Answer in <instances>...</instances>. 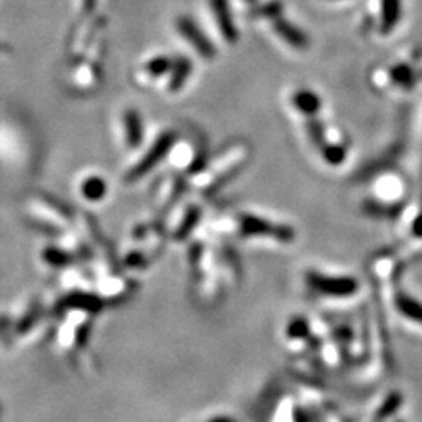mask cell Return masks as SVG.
<instances>
[{
  "label": "cell",
  "instance_id": "cell-1",
  "mask_svg": "<svg viewBox=\"0 0 422 422\" xmlns=\"http://www.w3.org/2000/svg\"><path fill=\"white\" fill-rule=\"evenodd\" d=\"M302 285L310 299L324 303L349 302L361 293V282L355 275L316 266L303 271Z\"/></svg>",
  "mask_w": 422,
  "mask_h": 422
},
{
  "label": "cell",
  "instance_id": "cell-2",
  "mask_svg": "<svg viewBox=\"0 0 422 422\" xmlns=\"http://www.w3.org/2000/svg\"><path fill=\"white\" fill-rule=\"evenodd\" d=\"M228 232L241 241H259L289 246L296 240V230L285 222H277L269 217L254 213H238L228 224Z\"/></svg>",
  "mask_w": 422,
  "mask_h": 422
},
{
  "label": "cell",
  "instance_id": "cell-3",
  "mask_svg": "<svg viewBox=\"0 0 422 422\" xmlns=\"http://www.w3.org/2000/svg\"><path fill=\"white\" fill-rule=\"evenodd\" d=\"M375 305L384 308L386 316H395L400 322L422 330V300L402 288L400 282L391 286L374 289Z\"/></svg>",
  "mask_w": 422,
  "mask_h": 422
},
{
  "label": "cell",
  "instance_id": "cell-4",
  "mask_svg": "<svg viewBox=\"0 0 422 422\" xmlns=\"http://www.w3.org/2000/svg\"><path fill=\"white\" fill-rule=\"evenodd\" d=\"M247 154L246 144H235L232 147H227L222 155L216 158L207 173L199 175V180L196 183L197 189L202 194H213L233 175L238 174V170L246 164Z\"/></svg>",
  "mask_w": 422,
  "mask_h": 422
},
{
  "label": "cell",
  "instance_id": "cell-5",
  "mask_svg": "<svg viewBox=\"0 0 422 422\" xmlns=\"http://www.w3.org/2000/svg\"><path fill=\"white\" fill-rule=\"evenodd\" d=\"M29 211L33 226L41 227L50 233L61 235L68 232L72 224L75 222L72 210L61 201L48 194L33 197Z\"/></svg>",
  "mask_w": 422,
  "mask_h": 422
},
{
  "label": "cell",
  "instance_id": "cell-6",
  "mask_svg": "<svg viewBox=\"0 0 422 422\" xmlns=\"http://www.w3.org/2000/svg\"><path fill=\"white\" fill-rule=\"evenodd\" d=\"M282 341L286 351L296 358H313L318 338L312 318L303 314L289 316L282 328Z\"/></svg>",
  "mask_w": 422,
  "mask_h": 422
},
{
  "label": "cell",
  "instance_id": "cell-7",
  "mask_svg": "<svg viewBox=\"0 0 422 422\" xmlns=\"http://www.w3.org/2000/svg\"><path fill=\"white\" fill-rule=\"evenodd\" d=\"M174 143H175V131L173 130L164 131L161 136H158L155 143L152 144L149 152H146L141 160L133 164V166L127 170V174L124 175L125 183H135L136 180H140L144 175L149 174L150 170L154 169L164 157H166L168 152L173 149Z\"/></svg>",
  "mask_w": 422,
  "mask_h": 422
},
{
  "label": "cell",
  "instance_id": "cell-8",
  "mask_svg": "<svg viewBox=\"0 0 422 422\" xmlns=\"http://www.w3.org/2000/svg\"><path fill=\"white\" fill-rule=\"evenodd\" d=\"M94 282V291L101 296V299L105 303H117L125 300L135 289L133 280L117 271L97 275Z\"/></svg>",
  "mask_w": 422,
  "mask_h": 422
},
{
  "label": "cell",
  "instance_id": "cell-9",
  "mask_svg": "<svg viewBox=\"0 0 422 422\" xmlns=\"http://www.w3.org/2000/svg\"><path fill=\"white\" fill-rule=\"evenodd\" d=\"M177 30H179L180 36L187 39L191 48H193L197 54L205 60H213L216 55V49L213 48L207 36L203 35L202 30L197 27L196 22L189 16H180L177 19Z\"/></svg>",
  "mask_w": 422,
  "mask_h": 422
},
{
  "label": "cell",
  "instance_id": "cell-10",
  "mask_svg": "<svg viewBox=\"0 0 422 422\" xmlns=\"http://www.w3.org/2000/svg\"><path fill=\"white\" fill-rule=\"evenodd\" d=\"M202 217V210L199 205H196V203H189L184 208L179 219H177L173 226H169L166 228L168 238L173 240L175 242H182L183 240H187L188 236L194 232L196 227L199 226Z\"/></svg>",
  "mask_w": 422,
  "mask_h": 422
},
{
  "label": "cell",
  "instance_id": "cell-11",
  "mask_svg": "<svg viewBox=\"0 0 422 422\" xmlns=\"http://www.w3.org/2000/svg\"><path fill=\"white\" fill-rule=\"evenodd\" d=\"M38 259L44 268L52 269V271H57V272H61L63 269L69 268L72 265H77L78 261L77 256L69 252L64 246H61L60 242L44 246L41 250H39Z\"/></svg>",
  "mask_w": 422,
  "mask_h": 422
},
{
  "label": "cell",
  "instance_id": "cell-12",
  "mask_svg": "<svg viewBox=\"0 0 422 422\" xmlns=\"http://www.w3.org/2000/svg\"><path fill=\"white\" fill-rule=\"evenodd\" d=\"M210 6H211V11H213L217 27H219L221 36L226 39L228 44H233L238 41L240 33L232 19L228 0H210Z\"/></svg>",
  "mask_w": 422,
  "mask_h": 422
},
{
  "label": "cell",
  "instance_id": "cell-13",
  "mask_svg": "<svg viewBox=\"0 0 422 422\" xmlns=\"http://www.w3.org/2000/svg\"><path fill=\"white\" fill-rule=\"evenodd\" d=\"M184 191V182L180 177H170V179L164 180L160 187H158L157 193L154 196L155 208L166 213L170 208L175 205V202L180 199V196Z\"/></svg>",
  "mask_w": 422,
  "mask_h": 422
},
{
  "label": "cell",
  "instance_id": "cell-14",
  "mask_svg": "<svg viewBox=\"0 0 422 422\" xmlns=\"http://www.w3.org/2000/svg\"><path fill=\"white\" fill-rule=\"evenodd\" d=\"M155 256L149 254L147 250H144L143 247L136 246V244H130L127 249L122 250V254L119 255V263L124 268V271L129 272H146L150 269L152 263H154Z\"/></svg>",
  "mask_w": 422,
  "mask_h": 422
},
{
  "label": "cell",
  "instance_id": "cell-15",
  "mask_svg": "<svg viewBox=\"0 0 422 422\" xmlns=\"http://www.w3.org/2000/svg\"><path fill=\"white\" fill-rule=\"evenodd\" d=\"M124 131H125V143L130 149H135L143 141V121L141 116L136 110H127L122 117Z\"/></svg>",
  "mask_w": 422,
  "mask_h": 422
},
{
  "label": "cell",
  "instance_id": "cell-16",
  "mask_svg": "<svg viewBox=\"0 0 422 422\" xmlns=\"http://www.w3.org/2000/svg\"><path fill=\"white\" fill-rule=\"evenodd\" d=\"M108 193V184L102 177L89 175L80 183V196L89 203H97L103 201Z\"/></svg>",
  "mask_w": 422,
  "mask_h": 422
},
{
  "label": "cell",
  "instance_id": "cell-17",
  "mask_svg": "<svg viewBox=\"0 0 422 422\" xmlns=\"http://www.w3.org/2000/svg\"><path fill=\"white\" fill-rule=\"evenodd\" d=\"M191 69H193V64H191L188 58L180 57L177 58V60H174L173 69H170L169 83H168V88L170 92H177L182 89L183 85L188 80Z\"/></svg>",
  "mask_w": 422,
  "mask_h": 422
},
{
  "label": "cell",
  "instance_id": "cell-18",
  "mask_svg": "<svg viewBox=\"0 0 422 422\" xmlns=\"http://www.w3.org/2000/svg\"><path fill=\"white\" fill-rule=\"evenodd\" d=\"M173 63L174 60H170L166 55H160L149 60L146 64H144V72L152 78H158L163 77L164 74H168L173 69Z\"/></svg>",
  "mask_w": 422,
  "mask_h": 422
},
{
  "label": "cell",
  "instance_id": "cell-19",
  "mask_svg": "<svg viewBox=\"0 0 422 422\" xmlns=\"http://www.w3.org/2000/svg\"><path fill=\"white\" fill-rule=\"evenodd\" d=\"M203 422H238V419H236L235 416H232V414L219 412V413L208 414V416L203 419Z\"/></svg>",
  "mask_w": 422,
  "mask_h": 422
},
{
  "label": "cell",
  "instance_id": "cell-20",
  "mask_svg": "<svg viewBox=\"0 0 422 422\" xmlns=\"http://www.w3.org/2000/svg\"><path fill=\"white\" fill-rule=\"evenodd\" d=\"M96 6V0H82V11L85 15H88Z\"/></svg>",
  "mask_w": 422,
  "mask_h": 422
},
{
  "label": "cell",
  "instance_id": "cell-21",
  "mask_svg": "<svg viewBox=\"0 0 422 422\" xmlns=\"http://www.w3.org/2000/svg\"><path fill=\"white\" fill-rule=\"evenodd\" d=\"M242 2H246L247 5H250V6H254V5H256V3H259V0H242Z\"/></svg>",
  "mask_w": 422,
  "mask_h": 422
}]
</instances>
